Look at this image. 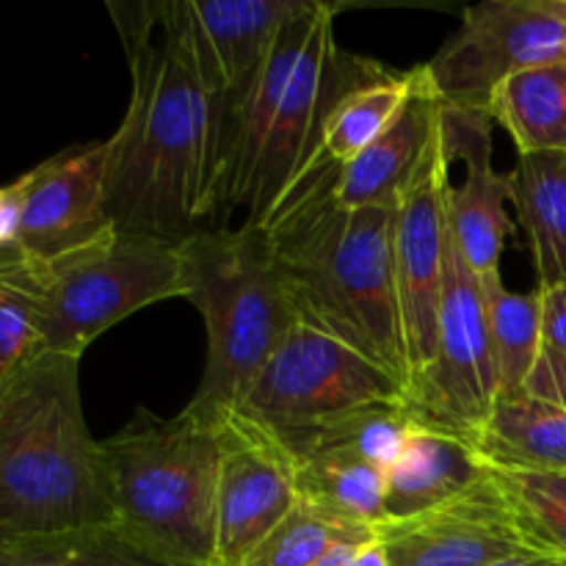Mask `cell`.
Masks as SVG:
<instances>
[{
  "label": "cell",
  "instance_id": "cell-1",
  "mask_svg": "<svg viewBox=\"0 0 566 566\" xmlns=\"http://www.w3.org/2000/svg\"><path fill=\"white\" fill-rule=\"evenodd\" d=\"M108 11L133 83L125 119L105 138L111 221L175 243L224 227V105L199 77L166 0Z\"/></svg>",
  "mask_w": 566,
  "mask_h": 566
},
{
  "label": "cell",
  "instance_id": "cell-2",
  "mask_svg": "<svg viewBox=\"0 0 566 566\" xmlns=\"http://www.w3.org/2000/svg\"><path fill=\"white\" fill-rule=\"evenodd\" d=\"M340 166L321 158L265 227L298 321L348 343L409 392V359L392 269L396 208H348Z\"/></svg>",
  "mask_w": 566,
  "mask_h": 566
},
{
  "label": "cell",
  "instance_id": "cell-3",
  "mask_svg": "<svg viewBox=\"0 0 566 566\" xmlns=\"http://www.w3.org/2000/svg\"><path fill=\"white\" fill-rule=\"evenodd\" d=\"M88 525H114V506L81 359L33 348L0 368V539Z\"/></svg>",
  "mask_w": 566,
  "mask_h": 566
},
{
  "label": "cell",
  "instance_id": "cell-4",
  "mask_svg": "<svg viewBox=\"0 0 566 566\" xmlns=\"http://www.w3.org/2000/svg\"><path fill=\"white\" fill-rule=\"evenodd\" d=\"M335 11L313 0L280 33L238 103L227 144L224 219L243 208V227L265 230L293 186L324 158L329 111L368 61L337 48Z\"/></svg>",
  "mask_w": 566,
  "mask_h": 566
},
{
  "label": "cell",
  "instance_id": "cell-5",
  "mask_svg": "<svg viewBox=\"0 0 566 566\" xmlns=\"http://www.w3.org/2000/svg\"><path fill=\"white\" fill-rule=\"evenodd\" d=\"M186 296L208 329L202 381L182 412L219 426L247 401L298 321L269 238L254 227H210L180 241Z\"/></svg>",
  "mask_w": 566,
  "mask_h": 566
},
{
  "label": "cell",
  "instance_id": "cell-6",
  "mask_svg": "<svg viewBox=\"0 0 566 566\" xmlns=\"http://www.w3.org/2000/svg\"><path fill=\"white\" fill-rule=\"evenodd\" d=\"M99 442L116 528L169 566H213L221 426L138 412Z\"/></svg>",
  "mask_w": 566,
  "mask_h": 566
},
{
  "label": "cell",
  "instance_id": "cell-7",
  "mask_svg": "<svg viewBox=\"0 0 566 566\" xmlns=\"http://www.w3.org/2000/svg\"><path fill=\"white\" fill-rule=\"evenodd\" d=\"M39 276L42 346L77 359L127 315L186 296L180 243L116 227L86 247L39 260Z\"/></svg>",
  "mask_w": 566,
  "mask_h": 566
},
{
  "label": "cell",
  "instance_id": "cell-8",
  "mask_svg": "<svg viewBox=\"0 0 566 566\" xmlns=\"http://www.w3.org/2000/svg\"><path fill=\"white\" fill-rule=\"evenodd\" d=\"M370 403H409V392L357 348L296 321L238 412L269 429H296Z\"/></svg>",
  "mask_w": 566,
  "mask_h": 566
},
{
  "label": "cell",
  "instance_id": "cell-9",
  "mask_svg": "<svg viewBox=\"0 0 566 566\" xmlns=\"http://www.w3.org/2000/svg\"><path fill=\"white\" fill-rule=\"evenodd\" d=\"M564 59L566 0H486L464 9L459 31L423 66L442 108L490 114L503 81Z\"/></svg>",
  "mask_w": 566,
  "mask_h": 566
},
{
  "label": "cell",
  "instance_id": "cell-10",
  "mask_svg": "<svg viewBox=\"0 0 566 566\" xmlns=\"http://www.w3.org/2000/svg\"><path fill=\"white\" fill-rule=\"evenodd\" d=\"M495 401L497 374L481 280L451 232L437 310L434 359L415 381L409 407L420 420L446 426L473 440Z\"/></svg>",
  "mask_w": 566,
  "mask_h": 566
},
{
  "label": "cell",
  "instance_id": "cell-11",
  "mask_svg": "<svg viewBox=\"0 0 566 566\" xmlns=\"http://www.w3.org/2000/svg\"><path fill=\"white\" fill-rule=\"evenodd\" d=\"M451 160L440 136L426 153L418 175L403 191L392 216V269H396L398 313L409 359V392L434 359L437 310L451 224H448Z\"/></svg>",
  "mask_w": 566,
  "mask_h": 566
},
{
  "label": "cell",
  "instance_id": "cell-12",
  "mask_svg": "<svg viewBox=\"0 0 566 566\" xmlns=\"http://www.w3.org/2000/svg\"><path fill=\"white\" fill-rule=\"evenodd\" d=\"M310 6L313 0H166V14L199 77L224 105L227 144L238 103L280 33Z\"/></svg>",
  "mask_w": 566,
  "mask_h": 566
},
{
  "label": "cell",
  "instance_id": "cell-13",
  "mask_svg": "<svg viewBox=\"0 0 566 566\" xmlns=\"http://www.w3.org/2000/svg\"><path fill=\"white\" fill-rule=\"evenodd\" d=\"M219 426L224 459L213 566H243L302 497L293 459L269 426L254 423L241 412L227 415Z\"/></svg>",
  "mask_w": 566,
  "mask_h": 566
},
{
  "label": "cell",
  "instance_id": "cell-14",
  "mask_svg": "<svg viewBox=\"0 0 566 566\" xmlns=\"http://www.w3.org/2000/svg\"><path fill=\"white\" fill-rule=\"evenodd\" d=\"M390 566H495L536 553L490 479L451 506L376 525Z\"/></svg>",
  "mask_w": 566,
  "mask_h": 566
},
{
  "label": "cell",
  "instance_id": "cell-15",
  "mask_svg": "<svg viewBox=\"0 0 566 566\" xmlns=\"http://www.w3.org/2000/svg\"><path fill=\"white\" fill-rule=\"evenodd\" d=\"M17 247L53 260L114 230L105 202V142L70 147L33 166Z\"/></svg>",
  "mask_w": 566,
  "mask_h": 566
},
{
  "label": "cell",
  "instance_id": "cell-16",
  "mask_svg": "<svg viewBox=\"0 0 566 566\" xmlns=\"http://www.w3.org/2000/svg\"><path fill=\"white\" fill-rule=\"evenodd\" d=\"M492 116L442 108V144L448 160L462 158L464 182L448 191V221L464 260L479 276L501 274V254L512 232L506 199L512 177L492 166Z\"/></svg>",
  "mask_w": 566,
  "mask_h": 566
},
{
  "label": "cell",
  "instance_id": "cell-17",
  "mask_svg": "<svg viewBox=\"0 0 566 566\" xmlns=\"http://www.w3.org/2000/svg\"><path fill=\"white\" fill-rule=\"evenodd\" d=\"M490 473L492 464L470 437L418 418L407 446L387 470L385 523L451 506L479 490Z\"/></svg>",
  "mask_w": 566,
  "mask_h": 566
},
{
  "label": "cell",
  "instance_id": "cell-18",
  "mask_svg": "<svg viewBox=\"0 0 566 566\" xmlns=\"http://www.w3.org/2000/svg\"><path fill=\"white\" fill-rule=\"evenodd\" d=\"M442 127V105L429 75L403 105L398 119L352 164L337 171V197L348 208H396Z\"/></svg>",
  "mask_w": 566,
  "mask_h": 566
},
{
  "label": "cell",
  "instance_id": "cell-19",
  "mask_svg": "<svg viewBox=\"0 0 566 566\" xmlns=\"http://www.w3.org/2000/svg\"><path fill=\"white\" fill-rule=\"evenodd\" d=\"M418 415L409 403H370L296 429H271L293 462L318 457L363 459L390 470L407 446Z\"/></svg>",
  "mask_w": 566,
  "mask_h": 566
},
{
  "label": "cell",
  "instance_id": "cell-20",
  "mask_svg": "<svg viewBox=\"0 0 566 566\" xmlns=\"http://www.w3.org/2000/svg\"><path fill=\"white\" fill-rule=\"evenodd\" d=\"M473 442L492 468L566 473V409L528 392L501 396Z\"/></svg>",
  "mask_w": 566,
  "mask_h": 566
},
{
  "label": "cell",
  "instance_id": "cell-21",
  "mask_svg": "<svg viewBox=\"0 0 566 566\" xmlns=\"http://www.w3.org/2000/svg\"><path fill=\"white\" fill-rule=\"evenodd\" d=\"M420 77H423V66L396 72L374 59L365 61L357 81L329 111L324 142H321L324 158L346 166L357 155H363L398 119L403 105L420 86Z\"/></svg>",
  "mask_w": 566,
  "mask_h": 566
},
{
  "label": "cell",
  "instance_id": "cell-22",
  "mask_svg": "<svg viewBox=\"0 0 566 566\" xmlns=\"http://www.w3.org/2000/svg\"><path fill=\"white\" fill-rule=\"evenodd\" d=\"M509 177L539 287L566 282V155H520Z\"/></svg>",
  "mask_w": 566,
  "mask_h": 566
},
{
  "label": "cell",
  "instance_id": "cell-23",
  "mask_svg": "<svg viewBox=\"0 0 566 566\" xmlns=\"http://www.w3.org/2000/svg\"><path fill=\"white\" fill-rule=\"evenodd\" d=\"M490 116L520 155H566V59L503 81L490 99Z\"/></svg>",
  "mask_w": 566,
  "mask_h": 566
},
{
  "label": "cell",
  "instance_id": "cell-24",
  "mask_svg": "<svg viewBox=\"0 0 566 566\" xmlns=\"http://www.w3.org/2000/svg\"><path fill=\"white\" fill-rule=\"evenodd\" d=\"M490 321V343L495 357L497 398L525 390L545 343H542L539 291L514 293L503 285L501 274L479 276Z\"/></svg>",
  "mask_w": 566,
  "mask_h": 566
},
{
  "label": "cell",
  "instance_id": "cell-25",
  "mask_svg": "<svg viewBox=\"0 0 566 566\" xmlns=\"http://www.w3.org/2000/svg\"><path fill=\"white\" fill-rule=\"evenodd\" d=\"M298 497L346 523L376 528L385 523L387 470L363 459L318 457L293 462Z\"/></svg>",
  "mask_w": 566,
  "mask_h": 566
},
{
  "label": "cell",
  "instance_id": "cell-26",
  "mask_svg": "<svg viewBox=\"0 0 566 566\" xmlns=\"http://www.w3.org/2000/svg\"><path fill=\"white\" fill-rule=\"evenodd\" d=\"M0 566H169L116 525L0 539Z\"/></svg>",
  "mask_w": 566,
  "mask_h": 566
},
{
  "label": "cell",
  "instance_id": "cell-27",
  "mask_svg": "<svg viewBox=\"0 0 566 566\" xmlns=\"http://www.w3.org/2000/svg\"><path fill=\"white\" fill-rule=\"evenodd\" d=\"M374 539V528L346 523L298 501L243 566H318L337 547H359Z\"/></svg>",
  "mask_w": 566,
  "mask_h": 566
},
{
  "label": "cell",
  "instance_id": "cell-28",
  "mask_svg": "<svg viewBox=\"0 0 566 566\" xmlns=\"http://www.w3.org/2000/svg\"><path fill=\"white\" fill-rule=\"evenodd\" d=\"M520 531L536 553L566 558V473L492 468Z\"/></svg>",
  "mask_w": 566,
  "mask_h": 566
},
{
  "label": "cell",
  "instance_id": "cell-29",
  "mask_svg": "<svg viewBox=\"0 0 566 566\" xmlns=\"http://www.w3.org/2000/svg\"><path fill=\"white\" fill-rule=\"evenodd\" d=\"M42 276L39 260L20 247L0 249V368L42 348L39 337Z\"/></svg>",
  "mask_w": 566,
  "mask_h": 566
},
{
  "label": "cell",
  "instance_id": "cell-30",
  "mask_svg": "<svg viewBox=\"0 0 566 566\" xmlns=\"http://www.w3.org/2000/svg\"><path fill=\"white\" fill-rule=\"evenodd\" d=\"M523 392L539 398V401L553 403V407L566 409V354L545 348L534 374L525 381Z\"/></svg>",
  "mask_w": 566,
  "mask_h": 566
},
{
  "label": "cell",
  "instance_id": "cell-31",
  "mask_svg": "<svg viewBox=\"0 0 566 566\" xmlns=\"http://www.w3.org/2000/svg\"><path fill=\"white\" fill-rule=\"evenodd\" d=\"M536 291L542 302V343L551 352L566 354V282Z\"/></svg>",
  "mask_w": 566,
  "mask_h": 566
},
{
  "label": "cell",
  "instance_id": "cell-32",
  "mask_svg": "<svg viewBox=\"0 0 566 566\" xmlns=\"http://www.w3.org/2000/svg\"><path fill=\"white\" fill-rule=\"evenodd\" d=\"M25 197L28 175H20L9 186H0V249L17 247V241H20Z\"/></svg>",
  "mask_w": 566,
  "mask_h": 566
},
{
  "label": "cell",
  "instance_id": "cell-33",
  "mask_svg": "<svg viewBox=\"0 0 566 566\" xmlns=\"http://www.w3.org/2000/svg\"><path fill=\"white\" fill-rule=\"evenodd\" d=\"M348 566H390V562H387L385 545H381L379 539H374L365 542V545H359L357 551H354L352 564Z\"/></svg>",
  "mask_w": 566,
  "mask_h": 566
},
{
  "label": "cell",
  "instance_id": "cell-34",
  "mask_svg": "<svg viewBox=\"0 0 566 566\" xmlns=\"http://www.w3.org/2000/svg\"><path fill=\"white\" fill-rule=\"evenodd\" d=\"M495 566H566V558L562 556H547V553H525V556L509 558Z\"/></svg>",
  "mask_w": 566,
  "mask_h": 566
},
{
  "label": "cell",
  "instance_id": "cell-35",
  "mask_svg": "<svg viewBox=\"0 0 566 566\" xmlns=\"http://www.w3.org/2000/svg\"><path fill=\"white\" fill-rule=\"evenodd\" d=\"M354 551H357V547H337V551H332L318 566H348L352 564Z\"/></svg>",
  "mask_w": 566,
  "mask_h": 566
}]
</instances>
